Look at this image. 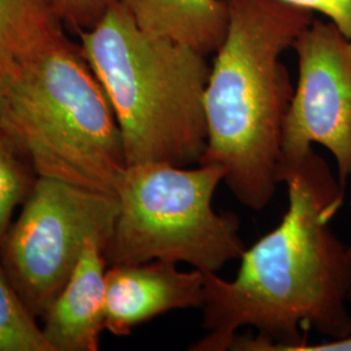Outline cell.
<instances>
[{
    "label": "cell",
    "mask_w": 351,
    "mask_h": 351,
    "mask_svg": "<svg viewBox=\"0 0 351 351\" xmlns=\"http://www.w3.org/2000/svg\"><path fill=\"white\" fill-rule=\"evenodd\" d=\"M280 182L288 210L245 250L237 276L204 274L206 336L190 350L298 351L308 328L332 339L351 335L348 246L330 226L346 189L314 149L281 168Z\"/></svg>",
    "instance_id": "1"
},
{
    "label": "cell",
    "mask_w": 351,
    "mask_h": 351,
    "mask_svg": "<svg viewBox=\"0 0 351 351\" xmlns=\"http://www.w3.org/2000/svg\"><path fill=\"white\" fill-rule=\"evenodd\" d=\"M226 36L204 91L207 146L239 203L263 211L280 184L281 138L294 94L281 56L314 20L285 0H226Z\"/></svg>",
    "instance_id": "2"
},
{
    "label": "cell",
    "mask_w": 351,
    "mask_h": 351,
    "mask_svg": "<svg viewBox=\"0 0 351 351\" xmlns=\"http://www.w3.org/2000/svg\"><path fill=\"white\" fill-rule=\"evenodd\" d=\"M121 132L126 167L199 164L207 146V56L139 29L121 1L77 33Z\"/></svg>",
    "instance_id": "3"
},
{
    "label": "cell",
    "mask_w": 351,
    "mask_h": 351,
    "mask_svg": "<svg viewBox=\"0 0 351 351\" xmlns=\"http://www.w3.org/2000/svg\"><path fill=\"white\" fill-rule=\"evenodd\" d=\"M17 138L39 176L117 197L121 132L81 47L63 37L11 73Z\"/></svg>",
    "instance_id": "4"
},
{
    "label": "cell",
    "mask_w": 351,
    "mask_h": 351,
    "mask_svg": "<svg viewBox=\"0 0 351 351\" xmlns=\"http://www.w3.org/2000/svg\"><path fill=\"white\" fill-rule=\"evenodd\" d=\"M224 172L208 164L126 167L117 186L119 215L103 255L107 265L163 261L217 274L246 250L239 216L216 213Z\"/></svg>",
    "instance_id": "5"
},
{
    "label": "cell",
    "mask_w": 351,
    "mask_h": 351,
    "mask_svg": "<svg viewBox=\"0 0 351 351\" xmlns=\"http://www.w3.org/2000/svg\"><path fill=\"white\" fill-rule=\"evenodd\" d=\"M119 215L117 197L38 176L0 246V263L34 317L72 276L88 241L103 250Z\"/></svg>",
    "instance_id": "6"
},
{
    "label": "cell",
    "mask_w": 351,
    "mask_h": 351,
    "mask_svg": "<svg viewBox=\"0 0 351 351\" xmlns=\"http://www.w3.org/2000/svg\"><path fill=\"white\" fill-rule=\"evenodd\" d=\"M293 49L298 82L282 128L281 165L298 163L320 145L332 154L343 189L351 184V37L314 19Z\"/></svg>",
    "instance_id": "7"
},
{
    "label": "cell",
    "mask_w": 351,
    "mask_h": 351,
    "mask_svg": "<svg viewBox=\"0 0 351 351\" xmlns=\"http://www.w3.org/2000/svg\"><path fill=\"white\" fill-rule=\"evenodd\" d=\"M204 274L152 261L110 265L106 272V329L117 337L173 310L201 308Z\"/></svg>",
    "instance_id": "8"
},
{
    "label": "cell",
    "mask_w": 351,
    "mask_h": 351,
    "mask_svg": "<svg viewBox=\"0 0 351 351\" xmlns=\"http://www.w3.org/2000/svg\"><path fill=\"white\" fill-rule=\"evenodd\" d=\"M103 246L88 241L75 271L42 316V332L53 351H97L106 329Z\"/></svg>",
    "instance_id": "9"
},
{
    "label": "cell",
    "mask_w": 351,
    "mask_h": 351,
    "mask_svg": "<svg viewBox=\"0 0 351 351\" xmlns=\"http://www.w3.org/2000/svg\"><path fill=\"white\" fill-rule=\"evenodd\" d=\"M143 32L216 53L228 29L226 0H120Z\"/></svg>",
    "instance_id": "10"
},
{
    "label": "cell",
    "mask_w": 351,
    "mask_h": 351,
    "mask_svg": "<svg viewBox=\"0 0 351 351\" xmlns=\"http://www.w3.org/2000/svg\"><path fill=\"white\" fill-rule=\"evenodd\" d=\"M63 37L51 0H0V68L12 73Z\"/></svg>",
    "instance_id": "11"
},
{
    "label": "cell",
    "mask_w": 351,
    "mask_h": 351,
    "mask_svg": "<svg viewBox=\"0 0 351 351\" xmlns=\"http://www.w3.org/2000/svg\"><path fill=\"white\" fill-rule=\"evenodd\" d=\"M38 176L21 141L0 129V246L12 226L13 213L29 198Z\"/></svg>",
    "instance_id": "12"
},
{
    "label": "cell",
    "mask_w": 351,
    "mask_h": 351,
    "mask_svg": "<svg viewBox=\"0 0 351 351\" xmlns=\"http://www.w3.org/2000/svg\"><path fill=\"white\" fill-rule=\"evenodd\" d=\"M0 351H53L0 263Z\"/></svg>",
    "instance_id": "13"
},
{
    "label": "cell",
    "mask_w": 351,
    "mask_h": 351,
    "mask_svg": "<svg viewBox=\"0 0 351 351\" xmlns=\"http://www.w3.org/2000/svg\"><path fill=\"white\" fill-rule=\"evenodd\" d=\"M120 0H51L62 23L75 29V33L90 30Z\"/></svg>",
    "instance_id": "14"
},
{
    "label": "cell",
    "mask_w": 351,
    "mask_h": 351,
    "mask_svg": "<svg viewBox=\"0 0 351 351\" xmlns=\"http://www.w3.org/2000/svg\"><path fill=\"white\" fill-rule=\"evenodd\" d=\"M291 4L322 13L351 37V0H285Z\"/></svg>",
    "instance_id": "15"
},
{
    "label": "cell",
    "mask_w": 351,
    "mask_h": 351,
    "mask_svg": "<svg viewBox=\"0 0 351 351\" xmlns=\"http://www.w3.org/2000/svg\"><path fill=\"white\" fill-rule=\"evenodd\" d=\"M10 94H11V72L0 68V129H4L17 137Z\"/></svg>",
    "instance_id": "16"
},
{
    "label": "cell",
    "mask_w": 351,
    "mask_h": 351,
    "mask_svg": "<svg viewBox=\"0 0 351 351\" xmlns=\"http://www.w3.org/2000/svg\"><path fill=\"white\" fill-rule=\"evenodd\" d=\"M298 351H351V335L320 343H304Z\"/></svg>",
    "instance_id": "17"
},
{
    "label": "cell",
    "mask_w": 351,
    "mask_h": 351,
    "mask_svg": "<svg viewBox=\"0 0 351 351\" xmlns=\"http://www.w3.org/2000/svg\"><path fill=\"white\" fill-rule=\"evenodd\" d=\"M348 267H349V301H351V243L346 247Z\"/></svg>",
    "instance_id": "18"
},
{
    "label": "cell",
    "mask_w": 351,
    "mask_h": 351,
    "mask_svg": "<svg viewBox=\"0 0 351 351\" xmlns=\"http://www.w3.org/2000/svg\"><path fill=\"white\" fill-rule=\"evenodd\" d=\"M350 185H351V184H350Z\"/></svg>",
    "instance_id": "19"
}]
</instances>
